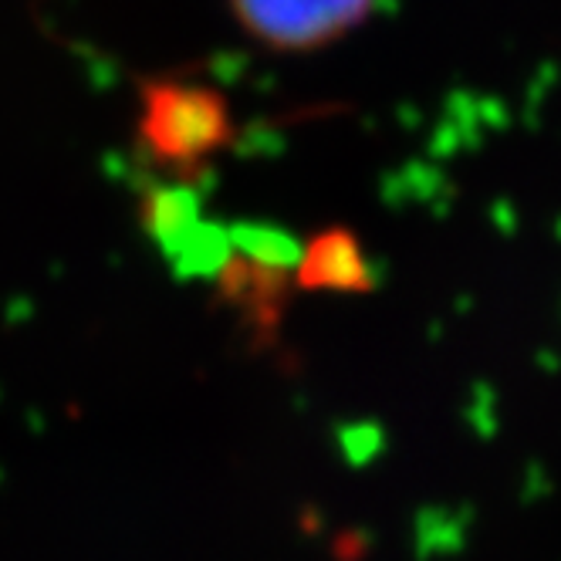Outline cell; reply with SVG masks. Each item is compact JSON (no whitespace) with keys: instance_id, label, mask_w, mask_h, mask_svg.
<instances>
[{"instance_id":"obj_1","label":"cell","mask_w":561,"mask_h":561,"mask_svg":"<svg viewBox=\"0 0 561 561\" xmlns=\"http://www.w3.org/2000/svg\"><path fill=\"white\" fill-rule=\"evenodd\" d=\"M139 142L146 159L173 173H193L230 146V102L199 82L146 78L139 85Z\"/></svg>"},{"instance_id":"obj_3","label":"cell","mask_w":561,"mask_h":561,"mask_svg":"<svg viewBox=\"0 0 561 561\" xmlns=\"http://www.w3.org/2000/svg\"><path fill=\"white\" fill-rule=\"evenodd\" d=\"M373 285L366 248L348 227H325L301 244L295 288L311 295H369Z\"/></svg>"},{"instance_id":"obj_2","label":"cell","mask_w":561,"mask_h":561,"mask_svg":"<svg viewBox=\"0 0 561 561\" xmlns=\"http://www.w3.org/2000/svg\"><path fill=\"white\" fill-rule=\"evenodd\" d=\"M373 0H230V11L254 42L274 51H314L352 31Z\"/></svg>"},{"instance_id":"obj_4","label":"cell","mask_w":561,"mask_h":561,"mask_svg":"<svg viewBox=\"0 0 561 561\" xmlns=\"http://www.w3.org/2000/svg\"><path fill=\"white\" fill-rule=\"evenodd\" d=\"M199 224H204V217H199V196H196V190H190L183 183L146 190L142 227H146V233L156 240V244L167 251V257H173L186 244V237Z\"/></svg>"}]
</instances>
